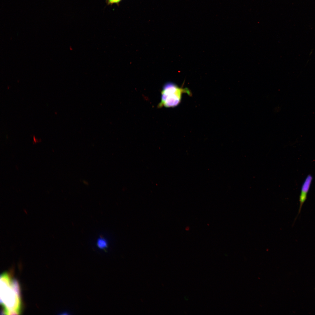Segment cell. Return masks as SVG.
<instances>
[{"mask_svg": "<svg viewBox=\"0 0 315 315\" xmlns=\"http://www.w3.org/2000/svg\"><path fill=\"white\" fill-rule=\"evenodd\" d=\"M97 244L99 248L104 249L107 246V243L105 239L103 238H101L97 241Z\"/></svg>", "mask_w": 315, "mask_h": 315, "instance_id": "obj_4", "label": "cell"}, {"mask_svg": "<svg viewBox=\"0 0 315 315\" xmlns=\"http://www.w3.org/2000/svg\"><path fill=\"white\" fill-rule=\"evenodd\" d=\"M187 93L191 96V93L186 88L179 87L175 83L168 82L164 85L161 91V101L158 107H174L180 103L182 94Z\"/></svg>", "mask_w": 315, "mask_h": 315, "instance_id": "obj_2", "label": "cell"}, {"mask_svg": "<svg viewBox=\"0 0 315 315\" xmlns=\"http://www.w3.org/2000/svg\"><path fill=\"white\" fill-rule=\"evenodd\" d=\"M0 303L4 315H18L21 312L20 289L18 282L5 272L0 277Z\"/></svg>", "mask_w": 315, "mask_h": 315, "instance_id": "obj_1", "label": "cell"}, {"mask_svg": "<svg viewBox=\"0 0 315 315\" xmlns=\"http://www.w3.org/2000/svg\"><path fill=\"white\" fill-rule=\"evenodd\" d=\"M312 180V176L310 174L308 175L302 185L299 196L300 205L297 216L300 213L302 206L306 200L307 194L309 190Z\"/></svg>", "mask_w": 315, "mask_h": 315, "instance_id": "obj_3", "label": "cell"}, {"mask_svg": "<svg viewBox=\"0 0 315 315\" xmlns=\"http://www.w3.org/2000/svg\"><path fill=\"white\" fill-rule=\"evenodd\" d=\"M121 0H107V4L108 5H111L114 4L119 3Z\"/></svg>", "mask_w": 315, "mask_h": 315, "instance_id": "obj_5", "label": "cell"}]
</instances>
